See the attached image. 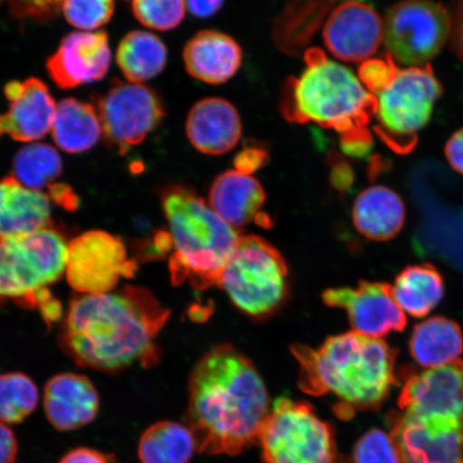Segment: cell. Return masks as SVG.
<instances>
[{
	"label": "cell",
	"instance_id": "9a60e30c",
	"mask_svg": "<svg viewBox=\"0 0 463 463\" xmlns=\"http://www.w3.org/2000/svg\"><path fill=\"white\" fill-rule=\"evenodd\" d=\"M398 407L414 418L463 421V361L410 375Z\"/></svg>",
	"mask_w": 463,
	"mask_h": 463
},
{
	"label": "cell",
	"instance_id": "8d00e7d4",
	"mask_svg": "<svg viewBox=\"0 0 463 463\" xmlns=\"http://www.w3.org/2000/svg\"><path fill=\"white\" fill-rule=\"evenodd\" d=\"M63 0H0L11 16L21 21L48 22L60 14Z\"/></svg>",
	"mask_w": 463,
	"mask_h": 463
},
{
	"label": "cell",
	"instance_id": "5bb4252c",
	"mask_svg": "<svg viewBox=\"0 0 463 463\" xmlns=\"http://www.w3.org/2000/svg\"><path fill=\"white\" fill-rule=\"evenodd\" d=\"M322 298L328 307L345 309L354 332L366 337L381 339L402 332L408 324L389 283L361 282L356 288H331Z\"/></svg>",
	"mask_w": 463,
	"mask_h": 463
},
{
	"label": "cell",
	"instance_id": "d6986e66",
	"mask_svg": "<svg viewBox=\"0 0 463 463\" xmlns=\"http://www.w3.org/2000/svg\"><path fill=\"white\" fill-rule=\"evenodd\" d=\"M43 407L46 419L54 430H78L97 419L100 410L99 392L83 374L60 373L44 387Z\"/></svg>",
	"mask_w": 463,
	"mask_h": 463
},
{
	"label": "cell",
	"instance_id": "83f0119b",
	"mask_svg": "<svg viewBox=\"0 0 463 463\" xmlns=\"http://www.w3.org/2000/svg\"><path fill=\"white\" fill-rule=\"evenodd\" d=\"M392 292L404 312L425 317L443 298V277L430 263L408 266L397 276Z\"/></svg>",
	"mask_w": 463,
	"mask_h": 463
},
{
	"label": "cell",
	"instance_id": "4dcf8cb0",
	"mask_svg": "<svg viewBox=\"0 0 463 463\" xmlns=\"http://www.w3.org/2000/svg\"><path fill=\"white\" fill-rule=\"evenodd\" d=\"M13 166L16 181L36 191L49 188L62 173L61 157L48 144H32L21 148Z\"/></svg>",
	"mask_w": 463,
	"mask_h": 463
},
{
	"label": "cell",
	"instance_id": "f546056e",
	"mask_svg": "<svg viewBox=\"0 0 463 463\" xmlns=\"http://www.w3.org/2000/svg\"><path fill=\"white\" fill-rule=\"evenodd\" d=\"M195 450L198 445L189 427L171 420L149 426L137 444L141 463H189Z\"/></svg>",
	"mask_w": 463,
	"mask_h": 463
},
{
	"label": "cell",
	"instance_id": "ac0fdd59",
	"mask_svg": "<svg viewBox=\"0 0 463 463\" xmlns=\"http://www.w3.org/2000/svg\"><path fill=\"white\" fill-rule=\"evenodd\" d=\"M5 96L9 101V111L0 115V137L5 133L14 141L33 142L48 135L57 106L42 80H13L5 85Z\"/></svg>",
	"mask_w": 463,
	"mask_h": 463
},
{
	"label": "cell",
	"instance_id": "5b68a950",
	"mask_svg": "<svg viewBox=\"0 0 463 463\" xmlns=\"http://www.w3.org/2000/svg\"><path fill=\"white\" fill-rule=\"evenodd\" d=\"M160 196L170 227L174 285L188 282L200 291L219 285L240 240L236 229L220 218L210 203L183 184L164 188Z\"/></svg>",
	"mask_w": 463,
	"mask_h": 463
},
{
	"label": "cell",
	"instance_id": "4316f807",
	"mask_svg": "<svg viewBox=\"0 0 463 463\" xmlns=\"http://www.w3.org/2000/svg\"><path fill=\"white\" fill-rule=\"evenodd\" d=\"M101 130L99 116L92 104L73 98L57 104L52 135L63 152H87L99 141Z\"/></svg>",
	"mask_w": 463,
	"mask_h": 463
},
{
	"label": "cell",
	"instance_id": "836d02e7",
	"mask_svg": "<svg viewBox=\"0 0 463 463\" xmlns=\"http://www.w3.org/2000/svg\"><path fill=\"white\" fill-rule=\"evenodd\" d=\"M114 8V0H63L61 5L69 24L85 32L106 25Z\"/></svg>",
	"mask_w": 463,
	"mask_h": 463
},
{
	"label": "cell",
	"instance_id": "74e56055",
	"mask_svg": "<svg viewBox=\"0 0 463 463\" xmlns=\"http://www.w3.org/2000/svg\"><path fill=\"white\" fill-rule=\"evenodd\" d=\"M269 162V153L265 145L259 142H247L241 152L237 153L233 164L237 172L251 175Z\"/></svg>",
	"mask_w": 463,
	"mask_h": 463
},
{
	"label": "cell",
	"instance_id": "3957f363",
	"mask_svg": "<svg viewBox=\"0 0 463 463\" xmlns=\"http://www.w3.org/2000/svg\"><path fill=\"white\" fill-rule=\"evenodd\" d=\"M292 351L299 363L300 389L337 399L335 413L340 419L378 410L396 384L398 352L382 339L353 331L332 335L317 350L297 345Z\"/></svg>",
	"mask_w": 463,
	"mask_h": 463
},
{
	"label": "cell",
	"instance_id": "d590c367",
	"mask_svg": "<svg viewBox=\"0 0 463 463\" xmlns=\"http://www.w3.org/2000/svg\"><path fill=\"white\" fill-rule=\"evenodd\" d=\"M399 72L395 61L390 53L380 58H372L361 63L358 79L369 92L378 96L392 83Z\"/></svg>",
	"mask_w": 463,
	"mask_h": 463
},
{
	"label": "cell",
	"instance_id": "4fadbf2b",
	"mask_svg": "<svg viewBox=\"0 0 463 463\" xmlns=\"http://www.w3.org/2000/svg\"><path fill=\"white\" fill-rule=\"evenodd\" d=\"M389 422L402 463H463V421L395 412Z\"/></svg>",
	"mask_w": 463,
	"mask_h": 463
},
{
	"label": "cell",
	"instance_id": "b9f144b4",
	"mask_svg": "<svg viewBox=\"0 0 463 463\" xmlns=\"http://www.w3.org/2000/svg\"><path fill=\"white\" fill-rule=\"evenodd\" d=\"M34 308H38L42 312L44 321L48 324L54 323L61 318L60 300L54 298L48 288L43 289L37 295Z\"/></svg>",
	"mask_w": 463,
	"mask_h": 463
},
{
	"label": "cell",
	"instance_id": "7dc6e473",
	"mask_svg": "<svg viewBox=\"0 0 463 463\" xmlns=\"http://www.w3.org/2000/svg\"><path fill=\"white\" fill-rule=\"evenodd\" d=\"M346 2H357V3H364V2H366V0H346Z\"/></svg>",
	"mask_w": 463,
	"mask_h": 463
},
{
	"label": "cell",
	"instance_id": "30bf717a",
	"mask_svg": "<svg viewBox=\"0 0 463 463\" xmlns=\"http://www.w3.org/2000/svg\"><path fill=\"white\" fill-rule=\"evenodd\" d=\"M451 33V14L432 0H402L387 13L384 39L393 60L418 67L436 57Z\"/></svg>",
	"mask_w": 463,
	"mask_h": 463
},
{
	"label": "cell",
	"instance_id": "7c38bea8",
	"mask_svg": "<svg viewBox=\"0 0 463 463\" xmlns=\"http://www.w3.org/2000/svg\"><path fill=\"white\" fill-rule=\"evenodd\" d=\"M137 266L123 241L108 232H85L68 244L67 280L79 293L111 292L121 277L135 275Z\"/></svg>",
	"mask_w": 463,
	"mask_h": 463
},
{
	"label": "cell",
	"instance_id": "44dd1931",
	"mask_svg": "<svg viewBox=\"0 0 463 463\" xmlns=\"http://www.w3.org/2000/svg\"><path fill=\"white\" fill-rule=\"evenodd\" d=\"M183 58L190 77L205 84L222 85L240 71L244 55L233 37L206 29L189 39Z\"/></svg>",
	"mask_w": 463,
	"mask_h": 463
},
{
	"label": "cell",
	"instance_id": "603a6c76",
	"mask_svg": "<svg viewBox=\"0 0 463 463\" xmlns=\"http://www.w3.org/2000/svg\"><path fill=\"white\" fill-rule=\"evenodd\" d=\"M49 195L29 189L14 175L0 181V241L49 228Z\"/></svg>",
	"mask_w": 463,
	"mask_h": 463
},
{
	"label": "cell",
	"instance_id": "9c48e42d",
	"mask_svg": "<svg viewBox=\"0 0 463 463\" xmlns=\"http://www.w3.org/2000/svg\"><path fill=\"white\" fill-rule=\"evenodd\" d=\"M442 85L430 63L399 71L376 99V135L398 154H409L418 143V132L430 123Z\"/></svg>",
	"mask_w": 463,
	"mask_h": 463
},
{
	"label": "cell",
	"instance_id": "ffe728a7",
	"mask_svg": "<svg viewBox=\"0 0 463 463\" xmlns=\"http://www.w3.org/2000/svg\"><path fill=\"white\" fill-rule=\"evenodd\" d=\"M186 133L190 144L201 154L222 156L239 144L241 118L234 104L227 99L204 98L191 108Z\"/></svg>",
	"mask_w": 463,
	"mask_h": 463
},
{
	"label": "cell",
	"instance_id": "484cf974",
	"mask_svg": "<svg viewBox=\"0 0 463 463\" xmlns=\"http://www.w3.org/2000/svg\"><path fill=\"white\" fill-rule=\"evenodd\" d=\"M409 350L422 368H437L454 363L463 353L461 328L448 317L427 318L414 327Z\"/></svg>",
	"mask_w": 463,
	"mask_h": 463
},
{
	"label": "cell",
	"instance_id": "ab89813d",
	"mask_svg": "<svg viewBox=\"0 0 463 463\" xmlns=\"http://www.w3.org/2000/svg\"><path fill=\"white\" fill-rule=\"evenodd\" d=\"M114 460L113 454L90 448H77L69 450L58 463H114Z\"/></svg>",
	"mask_w": 463,
	"mask_h": 463
},
{
	"label": "cell",
	"instance_id": "e0dca14e",
	"mask_svg": "<svg viewBox=\"0 0 463 463\" xmlns=\"http://www.w3.org/2000/svg\"><path fill=\"white\" fill-rule=\"evenodd\" d=\"M111 61L106 32H75L61 40L46 71L60 89L72 90L106 77Z\"/></svg>",
	"mask_w": 463,
	"mask_h": 463
},
{
	"label": "cell",
	"instance_id": "1f68e13d",
	"mask_svg": "<svg viewBox=\"0 0 463 463\" xmlns=\"http://www.w3.org/2000/svg\"><path fill=\"white\" fill-rule=\"evenodd\" d=\"M39 402L38 386L23 373L0 374V421L16 425L34 412Z\"/></svg>",
	"mask_w": 463,
	"mask_h": 463
},
{
	"label": "cell",
	"instance_id": "ee69618b",
	"mask_svg": "<svg viewBox=\"0 0 463 463\" xmlns=\"http://www.w3.org/2000/svg\"><path fill=\"white\" fill-rule=\"evenodd\" d=\"M445 156L450 166L456 172L463 174V128L449 137L445 146Z\"/></svg>",
	"mask_w": 463,
	"mask_h": 463
},
{
	"label": "cell",
	"instance_id": "e575fe53",
	"mask_svg": "<svg viewBox=\"0 0 463 463\" xmlns=\"http://www.w3.org/2000/svg\"><path fill=\"white\" fill-rule=\"evenodd\" d=\"M354 463H402L391 434L381 430L364 433L353 450Z\"/></svg>",
	"mask_w": 463,
	"mask_h": 463
},
{
	"label": "cell",
	"instance_id": "7bdbcfd3",
	"mask_svg": "<svg viewBox=\"0 0 463 463\" xmlns=\"http://www.w3.org/2000/svg\"><path fill=\"white\" fill-rule=\"evenodd\" d=\"M19 442L13 430L0 421V463H15Z\"/></svg>",
	"mask_w": 463,
	"mask_h": 463
},
{
	"label": "cell",
	"instance_id": "d4e9b609",
	"mask_svg": "<svg viewBox=\"0 0 463 463\" xmlns=\"http://www.w3.org/2000/svg\"><path fill=\"white\" fill-rule=\"evenodd\" d=\"M335 0H287L274 24V40L282 53L298 55L326 24Z\"/></svg>",
	"mask_w": 463,
	"mask_h": 463
},
{
	"label": "cell",
	"instance_id": "cb8c5ba5",
	"mask_svg": "<svg viewBox=\"0 0 463 463\" xmlns=\"http://www.w3.org/2000/svg\"><path fill=\"white\" fill-rule=\"evenodd\" d=\"M352 217L354 227L366 239L385 241L401 233L405 222V207L395 191L373 186L358 194Z\"/></svg>",
	"mask_w": 463,
	"mask_h": 463
},
{
	"label": "cell",
	"instance_id": "8fae6325",
	"mask_svg": "<svg viewBox=\"0 0 463 463\" xmlns=\"http://www.w3.org/2000/svg\"><path fill=\"white\" fill-rule=\"evenodd\" d=\"M104 137L120 155L141 144L162 123L165 108L147 86L114 80L103 94L92 97Z\"/></svg>",
	"mask_w": 463,
	"mask_h": 463
},
{
	"label": "cell",
	"instance_id": "ba28073f",
	"mask_svg": "<svg viewBox=\"0 0 463 463\" xmlns=\"http://www.w3.org/2000/svg\"><path fill=\"white\" fill-rule=\"evenodd\" d=\"M68 244L50 228L0 241V303L34 308L37 295L66 273Z\"/></svg>",
	"mask_w": 463,
	"mask_h": 463
},
{
	"label": "cell",
	"instance_id": "277c9868",
	"mask_svg": "<svg viewBox=\"0 0 463 463\" xmlns=\"http://www.w3.org/2000/svg\"><path fill=\"white\" fill-rule=\"evenodd\" d=\"M305 71L283 85L280 111L293 124L314 123L338 132L340 148L352 158H366L373 148L368 125L378 99L349 68L317 48L306 51Z\"/></svg>",
	"mask_w": 463,
	"mask_h": 463
},
{
	"label": "cell",
	"instance_id": "7a4b0ae2",
	"mask_svg": "<svg viewBox=\"0 0 463 463\" xmlns=\"http://www.w3.org/2000/svg\"><path fill=\"white\" fill-rule=\"evenodd\" d=\"M269 410L256 367L230 345L208 351L190 374L186 424L200 453H242L258 442Z\"/></svg>",
	"mask_w": 463,
	"mask_h": 463
},
{
	"label": "cell",
	"instance_id": "52a82bcc",
	"mask_svg": "<svg viewBox=\"0 0 463 463\" xmlns=\"http://www.w3.org/2000/svg\"><path fill=\"white\" fill-rule=\"evenodd\" d=\"M264 463H335V430L309 403L279 398L259 433Z\"/></svg>",
	"mask_w": 463,
	"mask_h": 463
},
{
	"label": "cell",
	"instance_id": "2e32d148",
	"mask_svg": "<svg viewBox=\"0 0 463 463\" xmlns=\"http://www.w3.org/2000/svg\"><path fill=\"white\" fill-rule=\"evenodd\" d=\"M384 39V22L372 5L345 2L329 14L323 28L324 43L332 55L346 62H364Z\"/></svg>",
	"mask_w": 463,
	"mask_h": 463
},
{
	"label": "cell",
	"instance_id": "f35d334b",
	"mask_svg": "<svg viewBox=\"0 0 463 463\" xmlns=\"http://www.w3.org/2000/svg\"><path fill=\"white\" fill-rule=\"evenodd\" d=\"M354 179V172H353L352 166L344 159L333 156L331 159V175H329V182H331L333 188L339 191V193H345L353 186Z\"/></svg>",
	"mask_w": 463,
	"mask_h": 463
},
{
	"label": "cell",
	"instance_id": "f1b7e54d",
	"mask_svg": "<svg viewBox=\"0 0 463 463\" xmlns=\"http://www.w3.org/2000/svg\"><path fill=\"white\" fill-rule=\"evenodd\" d=\"M167 49L156 34L144 31L127 33L118 44L116 62L124 77L140 84L165 71Z\"/></svg>",
	"mask_w": 463,
	"mask_h": 463
},
{
	"label": "cell",
	"instance_id": "6da1fadb",
	"mask_svg": "<svg viewBox=\"0 0 463 463\" xmlns=\"http://www.w3.org/2000/svg\"><path fill=\"white\" fill-rule=\"evenodd\" d=\"M170 314L140 287L82 294L68 310L61 345L75 364L98 372L154 367L161 354L156 340Z\"/></svg>",
	"mask_w": 463,
	"mask_h": 463
},
{
	"label": "cell",
	"instance_id": "bcb514c9",
	"mask_svg": "<svg viewBox=\"0 0 463 463\" xmlns=\"http://www.w3.org/2000/svg\"><path fill=\"white\" fill-rule=\"evenodd\" d=\"M51 199L67 210H75L78 206V196L65 184H54L49 187Z\"/></svg>",
	"mask_w": 463,
	"mask_h": 463
},
{
	"label": "cell",
	"instance_id": "60d3db41",
	"mask_svg": "<svg viewBox=\"0 0 463 463\" xmlns=\"http://www.w3.org/2000/svg\"><path fill=\"white\" fill-rule=\"evenodd\" d=\"M451 49L463 62V0H456L451 9Z\"/></svg>",
	"mask_w": 463,
	"mask_h": 463
},
{
	"label": "cell",
	"instance_id": "f6af8a7d",
	"mask_svg": "<svg viewBox=\"0 0 463 463\" xmlns=\"http://www.w3.org/2000/svg\"><path fill=\"white\" fill-rule=\"evenodd\" d=\"M189 13L199 19H210L222 9L225 0H184Z\"/></svg>",
	"mask_w": 463,
	"mask_h": 463
},
{
	"label": "cell",
	"instance_id": "d6a6232c",
	"mask_svg": "<svg viewBox=\"0 0 463 463\" xmlns=\"http://www.w3.org/2000/svg\"><path fill=\"white\" fill-rule=\"evenodd\" d=\"M132 10L144 26L166 32L182 24L186 3L184 0H133Z\"/></svg>",
	"mask_w": 463,
	"mask_h": 463
},
{
	"label": "cell",
	"instance_id": "8992f818",
	"mask_svg": "<svg viewBox=\"0 0 463 463\" xmlns=\"http://www.w3.org/2000/svg\"><path fill=\"white\" fill-rule=\"evenodd\" d=\"M237 309L264 320L274 316L288 295V269L281 253L262 237H240L219 285Z\"/></svg>",
	"mask_w": 463,
	"mask_h": 463
},
{
	"label": "cell",
	"instance_id": "7402d4cb",
	"mask_svg": "<svg viewBox=\"0 0 463 463\" xmlns=\"http://www.w3.org/2000/svg\"><path fill=\"white\" fill-rule=\"evenodd\" d=\"M265 201V190L258 179L236 170L220 174L210 190L211 207L234 229L252 222L269 227V217L260 213Z\"/></svg>",
	"mask_w": 463,
	"mask_h": 463
}]
</instances>
